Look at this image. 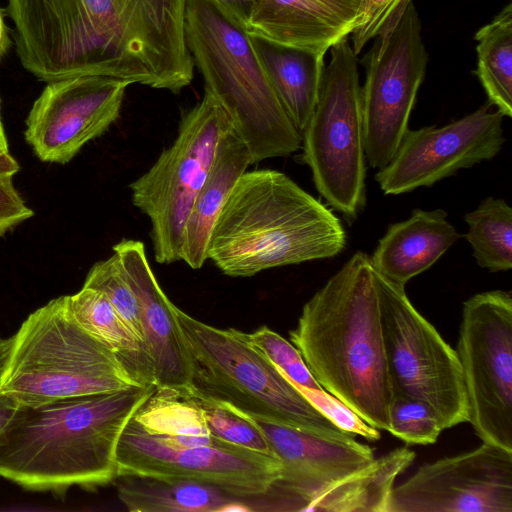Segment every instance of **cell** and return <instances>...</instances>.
<instances>
[{
  "label": "cell",
  "instance_id": "obj_28",
  "mask_svg": "<svg viewBox=\"0 0 512 512\" xmlns=\"http://www.w3.org/2000/svg\"><path fill=\"white\" fill-rule=\"evenodd\" d=\"M464 235L476 263L490 272L512 268V208L502 198L487 197L464 215Z\"/></svg>",
  "mask_w": 512,
  "mask_h": 512
},
{
  "label": "cell",
  "instance_id": "obj_5",
  "mask_svg": "<svg viewBox=\"0 0 512 512\" xmlns=\"http://www.w3.org/2000/svg\"><path fill=\"white\" fill-rule=\"evenodd\" d=\"M185 34L205 92L231 117L252 164L299 150L302 137L277 95L259 40L232 24L211 0H187Z\"/></svg>",
  "mask_w": 512,
  "mask_h": 512
},
{
  "label": "cell",
  "instance_id": "obj_37",
  "mask_svg": "<svg viewBox=\"0 0 512 512\" xmlns=\"http://www.w3.org/2000/svg\"><path fill=\"white\" fill-rule=\"evenodd\" d=\"M19 405L0 391V434L5 430L17 412Z\"/></svg>",
  "mask_w": 512,
  "mask_h": 512
},
{
  "label": "cell",
  "instance_id": "obj_19",
  "mask_svg": "<svg viewBox=\"0 0 512 512\" xmlns=\"http://www.w3.org/2000/svg\"><path fill=\"white\" fill-rule=\"evenodd\" d=\"M354 17L326 0H251L245 31L269 45L327 52Z\"/></svg>",
  "mask_w": 512,
  "mask_h": 512
},
{
  "label": "cell",
  "instance_id": "obj_30",
  "mask_svg": "<svg viewBox=\"0 0 512 512\" xmlns=\"http://www.w3.org/2000/svg\"><path fill=\"white\" fill-rule=\"evenodd\" d=\"M83 286L102 292L135 338L145 346L139 304L117 254L96 262Z\"/></svg>",
  "mask_w": 512,
  "mask_h": 512
},
{
  "label": "cell",
  "instance_id": "obj_39",
  "mask_svg": "<svg viewBox=\"0 0 512 512\" xmlns=\"http://www.w3.org/2000/svg\"><path fill=\"white\" fill-rule=\"evenodd\" d=\"M11 46L8 28L4 21L3 10L0 8V60L6 55Z\"/></svg>",
  "mask_w": 512,
  "mask_h": 512
},
{
  "label": "cell",
  "instance_id": "obj_17",
  "mask_svg": "<svg viewBox=\"0 0 512 512\" xmlns=\"http://www.w3.org/2000/svg\"><path fill=\"white\" fill-rule=\"evenodd\" d=\"M252 418L281 463L280 478L274 487L280 511H306L310 500L324 487L375 459L371 447L357 442L354 436L328 437Z\"/></svg>",
  "mask_w": 512,
  "mask_h": 512
},
{
  "label": "cell",
  "instance_id": "obj_38",
  "mask_svg": "<svg viewBox=\"0 0 512 512\" xmlns=\"http://www.w3.org/2000/svg\"><path fill=\"white\" fill-rule=\"evenodd\" d=\"M18 171L19 164L10 152H0V178L13 177Z\"/></svg>",
  "mask_w": 512,
  "mask_h": 512
},
{
  "label": "cell",
  "instance_id": "obj_6",
  "mask_svg": "<svg viewBox=\"0 0 512 512\" xmlns=\"http://www.w3.org/2000/svg\"><path fill=\"white\" fill-rule=\"evenodd\" d=\"M138 385L118 357L76 321L68 295L22 322L0 376V391L29 407Z\"/></svg>",
  "mask_w": 512,
  "mask_h": 512
},
{
  "label": "cell",
  "instance_id": "obj_23",
  "mask_svg": "<svg viewBox=\"0 0 512 512\" xmlns=\"http://www.w3.org/2000/svg\"><path fill=\"white\" fill-rule=\"evenodd\" d=\"M415 456L408 448H397L375 458L363 469L324 487L306 511L388 512L395 480Z\"/></svg>",
  "mask_w": 512,
  "mask_h": 512
},
{
  "label": "cell",
  "instance_id": "obj_13",
  "mask_svg": "<svg viewBox=\"0 0 512 512\" xmlns=\"http://www.w3.org/2000/svg\"><path fill=\"white\" fill-rule=\"evenodd\" d=\"M116 464L117 477L199 481L247 499L258 510H275L273 490L281 473L279 459L218 438L209 445L173 447L132 418L119 438Z\"/></svg>",
  "mask_w": 512,
  "mask_h": 512
},
{
  "label": "cell",
  "instance_id": "obj_32",
  "mask_svg": "<svg viewBox=\"0 0 512 512\" xmlns=\"http://www.w3.org/2000/svg\"><path fill=\"white\" fill-rule=\"evenodd\" d=\"M246 337L294 384L323 389L308 369L299 350L278 333L262 326L253 333H246Z\"/></svg>",
  "mask_w": 512,
  "mask_h": 512
},
{
  "label": "cell",
  "instance_id": "obj_12",
  "mask_svg": "<svg viewBox=\"0 0 512 512\" xmlns=\"http://www.w3.org/2000/svg\"><path fill=\"white\" fill-rule=\"evenodd\" d=\"M457 355L469 423L484 443L512 451V295L477 293L463 303Z\"/></svg>",
  "mask_w": 512,
  "mask_h": 512
},
{
  "label": "cell",
  "instance_id": "obj_27",
  "mask_svg": "<svg viewBox=\"0 0 512 512\" xmlns=\"http://www.w3.org/2000/svg\"><path fill=\"white\" fill-rule=\"evenodd\" d=\"M477 75L488 97L505 117H512V2L475 34Z\"/></svg>",
  "mask_w": 512,
  "mask_h": 512
},
{
  "label": "cell",
  "instance_id": "obj_21",
  "mask_svg": "<svg viewBox=\"0 0 512 512\" xmlns=\"http://www.w3.org/2000/svg\"><path fill=\"white\" fill-rule=\"evenodd\" d=\"M250 164L249 150L232 126L219 142L212 166L184 226L179 257L190 268L200 269L206 262L213 225L236 182Z\"/></svg>",
  "mask_w": 512,
  "mask_h": 512
},
{
  "label": "cell",
  "instance_id": "obj_26",
  "mask_svg": "<svg viewBox=\"0 0 512 512\" xmlns=\"http://www.w3.org/2000/svg\"><path fill=\"white\" fill-rule=\"evenodd\" d=\"M133 418L148 433L173 447L209 445L216 439L192 398L175 391L156 388Z\"/></svg>",
  "mask_w": 512,
  "mask_h": 512
},
{
  "label": "cell",
  "instance_id": "obj_7",
  "mask_svg": "<svg viewBox=\"0 0 512 512\" xmlns=\"http://www.w3.org/2000/svg\"><path fill=\"white\" fill-rule=\"evenodd\" d=\"M174 311L192 364L189 393L228 403L251 417L328 437L353 436L320 413L246 333L210 326L177 306Z\"/></svg>",
  "mask_w": 512,
  "mask_h": 512
},
{
  "label": "cell",
  "instance_id": "obj_2",
  "mask_svg": "<svg viewBox=\"0 0 512 512\" xmlns=\"http://www.w3.org/2000/svg\"><path fill=\"white\" fill-rule=\"evenodd\" d=\"M156 385L19 406L0 434V477L27 491L63 496L117 478L116 450L127 423Z\"/></svg>",
  "mask_w": 512,
  "mask_h": 512
},
{
  "label": "cell",
  "instance_id": "obj_20",
  "mask_svg": "<svg viewBox=\"0 0 512 512\" xmlns=\"http://www.w3.org/2000/svg\"><path fill=\"white\" fill-rule=\"evenodd\" d=\"M447 216L443 209H415L408 219L391 224L370 256L373 270L405 287L460 238Z\"/></svg>",
  "mask_w": 512,
  "mask_h": 512
},
{
  "label": "cell",
  "instance_id": "obj_42",
  "mask_svg": "<svg viewBox=\"0 0 512 512\" xmlns=\"http://www.w3.org/2000/svg\"><path fill=\"white\" fill-rule=\"evenodd\" d=\"M6 151H9L8 141H7V137L5 135V131L3 128L1 112H0V152H6Z\"/></svg>",
  "mask_w": 512,
  "mask_h": 512
},
{
  "label": "cell",
  "instance_id": "obj_35",
  "mask_svg": "<svg viewBox=\"0 0 512 512\" xmlns=\"http://www.w3.org/2000/svg\"><path fill=\"white\" fill-rule=\"evenodd\" d=\"M34 215L16 190L12 177L0 178V236Z\"/></svg>",
  "mask_w": 512,
  "mask_h": 512
},
{
  "label": "cell",
  "instance_id": "obj_10",
  "mask_svg": "<svg viewBox=\"0 0 512 512\" xmlns=\"http://www.w3.org/2000/svg\"><path fill=\"white\" fill-rule=\"evenodd\" d=\"M392 392L417 398L443 429L469 421L463 373L454 350L410 302L405 287L374 271Z\"/></svg>",
  "mask_w": 512,
  "mask_h": 512
},
{
  "label": "cell",
  "instance_id": "obj_9",
  "mask_svg": "<svg viewBox=\"0 0 512 512\" xmlns=\"http://www.w3.org/2000/svg\"><path fill=\"white\" fill-rule=\"evenodd\" d=\"M233 126L210 93L187 111L177 136L153 166L131 185L132 203L151 221L155 260H180L182 234L195 197L212 166L219 142Z\"/></svg>",
  "mask_w": 512,
  "mask_h": 512
},
{
  "label": "cell",
  "instance_id": "obj_8",
  "mask_svg": "<svg viewBox=\"0 0 512 512\" xmlns=\"http://www.w3.org/2000/svg\"><path fill=\"white\" fill-rule=\"evenodd\" d=\"M348 37L330 47L313 113L303 130L302 160L333 209L354 221L366 203L361 86Z\"/></svg>",
  "mask_w": 512,
  "mask_h": 512
},
{
  "label": "cell",
  "instance_id": "obj_1",
  "mask_svg": "<svg viewBox=\"0 0 512 512\" xmlns=\"http://www.w3.org/2000/svg\"><path fill=\"white\" fill-rule=\"evenodd\" d=\"M187 0H8L21 65L38 80L98 76L180 92L194 61Z\"/></svg>",
  "mask_w": 512,
  "mask_h": 512
},
{
  "label": "cell",
  "instance_id": "obj_40",
  "mask_svg": "<svg viewBox=\"0 0 512 512\" xmlns=\"http://www.w3.org/2000/svg\"><path fill=\"white\" fill-rule=\"evenodd\" d=\"M347 14L353 16L357 13L360 0H326Z\"/></svg>",
  "mask_w": 512,
  "mask_h": 512
},
{
  "label": "cell",
  "instance_id": "obj_16",
  "mask_svg": "<svg viewBox=\"0 0 512 512\" xmlns=\"http://www.w3.org/2000/svg\"><path fill=\"white\" fill-rule=\"evenodd\" d=\"M129 85L98 76L49 82L28 113L26 142L41 161L68 163L118 119Z\"/></svg>",
  "mask_w": 512,
  "mask_h": 512
},
{
  "label": "cell",
  "instance_id": "obj_36",
  "mask_svg": "<svg viewBox=\"0 0 512 512\" xmlns=\"http://www.w3.org/2000/svg\"><path fill=\"white\" fill-rule=\"evenodd\" d=\"M216 8L235 26L245 31L251 0H211ZM246 32V31H245Z\"/></svg>",
  "mask_w": 512,
  "mask_h": 512
},
{
  "label": "cell",
  "instance_id": "obj_25",
  "mask_svg": "<svg viewBox=\"0 0 512 512\" xmlns=\"http://www.w3.org/2000/svg\"><path fill=\"white\" fill-rule=\"evenodd\" d=\"M259 44L277 95L301 135L317 102L326 52Z\"/></svg>",
  "mask_w": 512,
  "mask_h": 512
},
{
  "label": "cell",
  "instance_id": "obj_29",
  "mask_svg": "<svg viewBox=\"0 0 512 512\" xmlns=\"http://www.w3.org/2000/svg\"><path fill=\"white\" fill-rule=\"evenodd\" d=\"M186 395L201 409L205 424L213 437L275 456L263 431L252 417L228 403L193 393Z\"/></svg>",
  "mask_w": 512,
  "mask_h": 512
},
{
  "label": "cell",
  "instance_id": "obj_31",
  "mask_svg": "<svg viewBox=\"0 0 512 512\" xmlns=\"http://www.w3.org/2000/svg\"><path fill=\"white\" fill-rule=\"evenodd\" d=\"M436 414L425 402L392 392L388 432L409 445L435 443L443 431Z\"/></svg>",
  "mask_w": 512,
  "mask_h": 512
},
{
  "label": "cell",
  "instance_id": "obj_33",
  "mask_svg": "<svg viewBox=\"0 0 512 512\" xmlns=\"http://www.w3.org/2000/svg\"><path fill=\"white\" fill-rule=\"evenodd\" d=\"M294 385L320 413L342 431L353 436L360 435L371 441L380 439L381 435L377 428L365 422L353 409L337 397L324 389H310L297 384Z\"/></svg>",
  "mask_w": 512,
  "mask_h": 512
},
{
  "label": "cell",
  "instance_id": "obj_14",
  "mask_svg": "<svg viewBox=\"0 0 512 512\" xmlns=\"http://www.w3.org/2000/svg\"><path fill=\"white\" fill-rule=\"evenodd\" d=\"M486 103L444 126L408 129L375 180L387 195H399L494 158L505 143L504 116Z\"/></svg>",
  "mask_w": 512,
  "mask_h": 512
},
{
  "label": "cell",
  "instance_id": "obj_15",
  "mask_svg": "<svg viewBox=\"0 0 512 512\" xmlns=\"http://www.w3.org/2000/svg\"><path fill=\"white\" fill-rule=\"evenodd\" d=\"M388 512H512V451L482 442L423 464L393 487Z\"/></svg>",
  "mask_w": 512,
  "mask_h": 512
},
{
  "label": "cell",
  "instance_id": "obj_4",
  "mask_svg": "<svg viewBox=\"0 0 512 512\" xmlns=\"http://www.w3.org/2000/svg\"><path fill=\"white\" fill-rule=\"evenodd\" d=\"M346 239L332 210L286 174L245 171L213 225L207 260L227 276L250 277L334 257Z\"/></svg>",
  "mask_w": 512,
  "mask_h": 512
},
{
  "label": "cell",
  "instance_id": "obj_22",
  "mask_svg": "<svg viewBox=\"0 0 512 512\" xmlns=\"http://www.w3.org/2000/svg\"><path fill=\"white\" fill-rule=\"evenodd\" d=\"M117 495L130 512L251 511L258 507L213 485L187 479L121 475Z\"/></svg>",
  "mask_w": 512,
  "mask_h": 512
},
{
  "label": "cell",
  "instance_id": "obj_3",
  "mask_svg": "<svg viewBox=\"0 0 512 512\" xmlns=\"http://www.w3.org/2000/svg\"><path fill=\"white\" fill-rule=\"evenodd\" d=\"M289 335L325 391L388 432L392 387L369 255L354 253L304 304Z\"/></svg>",
  "mask_w": 512,
  "mask_h": 512
},
{
  "label": "cell",
  "instance_id": "obj_24",
  "mask_svg": "<svg viewBox=\"0 0 512 512\" xmlns=\"http://www.w3.org/2000/svg\"><path fill=\"white\" fill-rule=\"evenodd\" d=\"M68 305L76 321L118 357L139 385H155L153 363L146 347L102 292L83 286L68 295Z\"/></svg>",
  "mask_w": 512,
  "mask_h": 512
},
{
  "label": "cell",
  "instance_id": "obj_41",
  "mask_svg": "<svg viewBox=\"0 0 512 512\" xmlns=\"http://www.w3.org/2000/svg\"><path fill=\"white\" fill-rule=\"evenodd\" d=\"M12 345V337L0 338V376L3 372Z\"/></svg>",
  "mask_w": 512,
  "mask_h": 512
},
{
  "label": "cell",
  "instance_id": "obj_18",
  "mask_svg": "<svg viewBox=\"0 0 512 512\" xmlns=\"http://www.w3.org/2000/svg\"><path fill=\"white\" fill-rule=\"evenodd\" d=\"M113 252L139 304L156 388L188 394L192 385V364L176 319L175 305L159 286L143 242L122 239L113 246Z\"/></svg>",
  "mask_w": 512,
  "mask_h": 512
},
{
  "label": "cell",
  "instance_id": "obj_11",
  "mask_svg": "<svg viewBox=\"0 0 512 512\" xmlns=\"http://www.w3.org/2000/svg\"><path fill=\"white\" fill-rule=\"evenodd\" d=\"M413 1L397 11L364 56L361 87L365 157L370 167L388 164L409 129L428 55Z\"/></svg>",
  "mask_w": 512,
  "mask_h": 512
},
{
  "label": "cell",
  "instance_id": "obj_34",
  "mask_svg": "<svg viewBox=\"0 0 512 512\" xmlns=\"http://www.w3.org/2000/svg\"><path fill=\"white\" fill-rule=\"evenodd\" d=\"M413 0H360L352 23V48L357 55L386 26L393 15Z\"/></svg>",
  "mask_w": 512,
  "mask_h": 512
}]
</instances>
